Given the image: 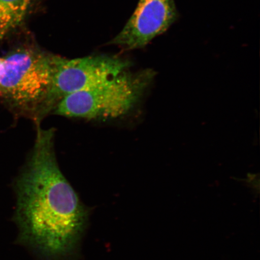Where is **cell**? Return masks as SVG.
Masks as SVG:
<instances>
[{
    "label": "cell",
    "instance_id": "6da1fadb",
    "mask_svg": "<svg viewBox=\"0 0 260 260\" xmlns=\"http://www.w3.org/2000/svg\"><path fill=\"white\" fill-rule=\"evenodd\" d=\"M37 126L34 149L15 185L18 241L42 259L69 260L79 251L89 210L58 166L54 130Z\"/></svg>",
    "mask_w": 260,
    "mask_h": 260
},
{
    "label": "cell",
    "instance_id": "7a4b0ae2",
    "mask_svg": "<svg viewBox=\"0 0 260 260\" xmlns=\"http://www.w3.org/2000/svg\"><path fill=\"white\" fill-rule=\"evenodd\" d=\"M155 75L150 69L137 73L126 70L113 79L64 98L55 107L54 113L87 119L121 118L144 99Z\"/></svg>",
    "mask_w": 260,
    "mask_h": 260
},
{
    "label": "cell",
    "instance_id": "3957f363",
    "mask_svg": "<svg viewBox=\"0 0 260 260\" xmlns=\"http://www.w3.org/2000/svg\"><path fill=\"white\" fill-rule=\"evenodd\" d=\"M53 56L19 48L4 57L0 71V93L14 111L37 119L51 89Z\"/></svg>",
    "mask_w": 260,
    "mask_h": 260
},
{
    "label": "cell",
    "instance_id": "277c9868",
    "mask_svg": "<svg viewBox=\"0 0 260 260\" xmlns=\"http://www.w3.org/2000/svg\"><path fill=\"white\" fill-rule=\"evenodd\" d=\"M53 75L50 92L36 119L37 124L53 111L64 98L114 79L130 67L129 61L107 56L67 59L53 56Z\"/></svg>",
    "mask_w": 260,
    "mask_h": 260
},
{
    "label": "cell",
    "instance_id": "5b68a950",
    "mask_svg": "<svg viewBox=\"0 0 260 260\" xmlns=\"http://www.w3.org/2000/svg\"><path fill=\"white\" fill-rule=\"evenodd\" d=\"M174 0H139L125 27L111 43L125 50L146 46L177 20Z\"/></svg>",
    "mask_w": 260,
    "mask_h": 260
},
{
    "label": "cell",
    "instance_id": "8992f818",
    "mask_svg": "<svg viewBox=\"0 0 260 260\" xmlns=\"http://www.w3.org/2000/svg\"><path fill=\"white\" fill-rule=\"evenodd\" d=\"M34 0H0V40L24 20Z\"/></svg>",
    "mask_w": 260,
    "mask_h": 260
},
{
    "label": "cell",
    "instance_id": "52a82bcc",
    "mask_svg": "<svg viewBox=\"0 0 260 260\" xmlns=\"http://www.w3.org/2000/svg\"><path fill=\"white\" fill-rule=\"evenodd\" d=\"M3 60H4V58L0 57V71H1L3 66Z\"/></svg>",
    "mask_w": 260,
    "mask_h": 260
},
{
    "label": "cell",
    "instance_id": "ba28073f",
    "mask_svg": "<svg viewBox=\"0 0 260 260\" xmlns=\"http://www.w3.org/2000/svg\"><path fill=\"white\" fill-rule=\"evenodd\" d=\"M0 96H1V93H0Z\"/></svg>",
    "mask_w": 260,
    "mask_h": 260
}]
</instances>
